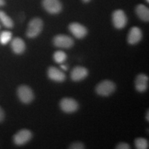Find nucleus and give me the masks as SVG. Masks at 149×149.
Listing matches in <instances>:
<instances>
[{
    "instance_id": "obj_26",
    "label": "nucleus",
    "mask_w": 149,
    "mask_h": 149,
    "mask_svg": "<svg viewBox=\"0 0 149 149\" xmlns=\"http://www.w3.org/2000/svg\"><path fill=\"white\" fill-rule=\"evenodd\" d=\"M91 0H82L83 2H84V3H88Z\"/></svg>"
},
{
    "instance_id": "obj_25",
    "label": "nucleus",
    "mask_w": 149,
    "mask_h": 149,
    "mask_svg": "<svg viewBox=\"0 0 149 149\" xmlns=\"http://www.w3.org/2000/svg\"><path fill=\"white\" fill-rule=\"evenodd\" d=\"M148 115H149V112L148 111H147V113H146V120L148 121H149V117H148Z\"/></svg>"
},
{
    "instance_id": "obj_9",
    "label": "nucleus",
    "mask_w": 149,
    "mask_h": 149,
    "mask_svg": "<svg viewBox=\"0 0 149 149\" xmlns=\"http://www.w3.org/2000/svg\"><path fill=\"white\" fill-rule=\"evenodd\" d=\"M68 29L70 32L77 39H82L86 36L88 31L87 29L82 24L77 23V22H73L68 26Z\"/></svg>"
},
{
    "instance_id": "obj_7",
    "label": "nucleus",
    "mask_w": 149,
    "mask_h": 149,
    "mask_svg": "<svg viewBox=\"0 0 149 149\" xmlns=\"http://www.w3.org/2000/svg\"><path fill=\"white\" fill-rule=\"evenodd\" d=\"M59 107L64 113H72L77 111L78 108H79V104L74 99L65 97L60 101Z\"/></svg>"
},
{
    "instance_id": "obj_13",
    "label": "nucleus",
    "mask_w": 149,
    "mask_h": 149,
    "mask_svg": "<svg viewBox=\"0 0 149 149\" xmlns=\"http://www.w3.org/2000/svg\"><path fill=\"white\" fill-rule=\"evenodd\" d=\"M148 77L145 74H139L135 79V88L139 93H144L148 89Z\"/></svg>"
},
{
    "instance_id": "obj_4",
    "label": "nucleus",
    "mask_w": 149,
    "mask_h": 149,
    "mask_svg": "<svg viewBox=\"0 0 149 149\" xmlns=\"http://www.w3.org/2000/svg\"><path fill=\"white\" fill-rule=\"evenodd\" d=\"M17 96L20 101L24 104H30L35 97L33 90L26 85H22L19 87Z\"/></svg>"
},
{
    "instance_id": "obj_1",
    "label": "nucleus",
    "mask_w": 149,
    "mask_h": 149,
    "mask_svg": "<svg viewBox=\"0 0 149 149\" xmlns=\"http://www.w3.org/2000/svg\"><path fill=\"white\" fill-rule=\"evenodd\" d=\"M43 29V21L42 19L35 17L31 19L28 25L26 36L29 38H35L42 33Z\"/></svg>"
},
{
    "instance_id": "obj_10",
    "label": "nucleus",
    "mask_w": 149,
    "mask_h": 149,
    "mask_svg": "<svg viewBox=\"0 0 149 149\" xmlns=\"http://www.w3.org/2000/svg\"><path fill=\"white\" fill-rule=\"evenodd\" d=\"M47 74L50 79L56 82H62L66 79V74L56 67L51 66L48 68Z\"/></svg>"
},
{
    "instance_id": "obj_3",
    "label": "nucleus",
    "mask_w": 149,
    "mask_h": 149,
    "mask_svg": "<svg viewBox=\"0 0 149 149\" xmlns=\"http://www.w3.org/2000/svg\"><path fill=\"white\" fill-rule=\"evenodd\" d=\"M113 26L117 29H122L126 26L128 22L127 16L124 10H115L112 15Z\"/></svg>"
},
{
    "instance_id": "obj_23",
    "label": "nucleus",
    "mask_w": 149,
    "mask_h": 149,
    "mask_svg": "<svg viewBox=\"0 0 149 149\" xmlns=\"http://www.w3.org/2000/svg\"><path fill=\"white\" fill-rule=\"evenodd\" d=\"M61 68L63 70H68V66H67V65H66V64H64L62 63V64H61Z\"/></svg>"
},
{
    "instance_id": "obj_8",
    "label": "nucleus",
    "mask_w": 149,
    "mask_h": 149,
    "mask_svg": "<svg viewBox=\"0 0 149 149\" xmlns=\"http://www.w3.org/2000/svg\"><path fill=\"white\" fill-rule=\"evenodd\" d=\"M32 138V133L28 129H22L13 137L14 143L17 146H23L27 144Z\"/></svg>"
},
{
    "instance_id": "obj_20",
    "label": "nucleus",
    "mask_w": 149,
    "mask_h": 149,
    "mask_svg": "<svg viewBox=\"0 0 149 149\" xmlns=\"http://www.w3.org/2000/svg\"><path fill=\"white\" fill-rule=\"evenodd\" d=\"M70 148L71 149H84L85 148V146L81 142L79 141H75L70 145Z\"/></svg>"
},
{
    "instance_id": "obj_12",
    "label": "nucleus",
    "mask_w": 149,
    "mask_h": 149,
    "mask_svg": "<svg viewBox=\"0 0 149 149\" xmlns=\"http://www.w3.org/2000/svg\"><path fill=\"white\" fill-rule=\"evenodd\" d=\"M88 71L87 68L82 66H77L74 68L70 73V78L72 81H79L84 79L88 76Z\"/></svg>"
},
{
    "instance_id": "obj_27",
    "label": "nucleus",
    "mask_w": 149,
    "mask_h": 149,
    "mask_svg": "<svg viewBox=\"0 0 149 149\" xmlns=\"http://www.w3.org/2000/svg\"><path fill=\"white\" fill-rule=\"evenodd\" d=\"M146 2H149V0H146Z\"/></svg>"
},
{
    "instance_id": "obj_11",
    "label": "nucleus",
    "mask_w": 149,
    "mask_h": 149,
    "mask_svg": "<svg viewBox=\"0 0 149 149\" xmlns=\"http://www.w3.org/2000/svg\"><path fill=\"white\" fill-rule=\"evenodd\" d=\"M142 39V32L138 27L131 28L128 35V42L131 45H135L140 42Z\"/></svg>"
},
{
    "instance_id": "obj_19",
    "label": "nucleus",
    "mask_w": 149,
    "mask_h": 149,
    "mask_svg": "<svg viewBox=\"0 0 149 149\" xmlns=\"http://www.w3.org/2000/svg\"><path fill=\"white\" fill-rule=\"evenodd\" d=\"M135 145L137 149H147L148 148V142L147 139L142 137H139L135 140Z\"/></svg>"
},
{
    "instance_id": "obj_21",
    "label": "nucleus",
    "mask_w": 149,
    "mask_h": 149,
    "mask_svg": "<svg viewBox=\"0 0 149 149\" xmlns=\"http://www.w3.org/2000/svg\"><path fill=\"white\" fill-rule=\"evenodd\" d=\"M117 149H130L131 147L130 146L129 144L125 142H121L116 146Z\"/></svg>"
},
{
    "instance_id": "obj_15",
    "label": "nucleus",
    "mask_w": 149,
    "mask_h": 149,
    "mask_svg": "<svg viewBox=\"0 0 149 149\" xmlns=\"http://www.w3.org/2000/svg\"><path fill=\"white\" fill-rule=\"evenodd\" d=\"M135 12L138 17L144 22L149 21V9L144 4H139L135 8Z\"/></svg>"
},
{
    "instance_id": "obj_24",
    "label": "nucleus",
    "mask_w": 149,
    "mask_h": 149,
    "mask_svg": "<svg viewBox=\"0 0 149 149\" xmlns=\"http://www.w3.org/2000/svg\"><path fill=\"white\" fill-rule=\"evenodd\" d=\"M5 3H6L5 0H0V7L4 6Z\"/></svg>"
},
{
    "instance_id": "obj_22",
    "label": "nucleus",
    "mask_w": 149,
    "mask_h": 149,
    "mask_svg": "<svg viewBox=\"0 0 149 149\" xmlns=\"http://www.w3.org/2000/svg\"><path fill=\"white\" fill-rule=\"evenodd\" d=\"M4 117H5L4 111H3V110L0 107V122H3V120H4Z\"/></svg>"
},
{
    "instance_id": "obj_18",
    "label": "nucleus",
    "mask_w": 149,
    "mask_h": 149,
    "mask_svg": "<svg viewBox=\"0 0 149 149\" xmlns=\"http://www.w3.org/2000/svg\"><path fill=\"white\" fill-rule=\"evenodd\" d=\"M12 33L8 31H4L0 33V44L6 45L12 40Z\"/></svg>"
},
{
    "instance_id": "obj_17",
    "label": "nucleus",
    "mask_w": 149,
    "mask_h": 149,
    "mask_svg": "<svg viewBox=\"0 0 149 149\" xmlns=\"http://www.w3.org/2000/svg\"><path fill=\"white\" fill-rule=\"evenodd\" d=\"M67 55L64 51H57L53 54V59L57 64H62L66 60Z\"/></svg>"
},
{
    "instance_id": "obj_5",
    "label": "nucleus",
    "mask_w": 149,
    "mask_h": 149,
    "mask_svg": "<svg viewBox=\"0 0 149 149\" xmlns=\"http://www.w3.org/2000/svg\"><path fill=\"white\" fill-rule=\"evenodd\" d=\"M42 6L52 15L59 14L62 10V3L59 0H42Z\"/></svg>"
},
{
    "instance_id": "obj_14",
    "label": "nucleus",
    "mask_w": 149,
    "mask_h": 149,
    "mask_svg": "<svg viewBox=\"0 0 149 149\" xmlns=\"http://www.w3.org/2000/svg\"><path fill=\"white\" fill-rule=\"evenodd\" d=\"M11 48L15 54L23 53L26 50V44L22 39L15 37L11 42Z\"/></svg>"
},
{
    "instance_id": "obj_6",
    "label": "nucleus",
    "mask_w": 149,
    "mask_h": 149,
    "mask_svg": "<svg viewBox=\"0 0 149 149\" xmlns=\"http://www.w3.org/2000/svg\"><path fill=\"white\" fill-rule=\"evenodd\" d=\"M53 44L57 48H70L74 45V41L68 35H57L53 38Z\"/></svg>"
},
{
    "instance_id": "obj_16",
    "label": "nucleus",
    "mask_w": 149,
    "mask_h": 149,
    "mask_svg": "<svg viewBox=\"0 0 149 149\" xmlns=\"http://www.w3.org/2000/svg\"><path fill=\"white\" fill-rule=\"evenodd\" d=\"M0 22L8 29H12L14 26V23L12 19L3 10H0Z\"/></svg>"
},
{
    "instance_id": "obj_2",
    "label": "nucleus",
    "mask_w": 149,
    "mask_h": 149,
    "mask_svg": "<svg viewBox=\"0 0 149 149\" xmlns=\"http://www.w3.org/2000/svg\"><path fill=\"white\" fill-rule=\"evenodd\" d=\"M115 83L111 80H104L100 82L96 87V93L99 95L108 97L111 95L115 91Z\"/></svg>"
}]
</instances>
